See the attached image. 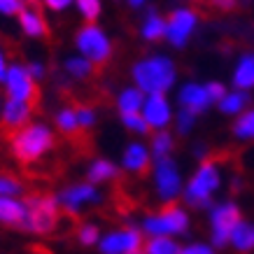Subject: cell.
I'll return each instance as SVG.
<instances>
[{"mask_svg":"<svg viewBox=\"0 0 254 254\" xmlns=\"http://www.w3.org/2000/svg\"><path fill=\"white\" fill-rule=\"evenodd\" d=\"M23 208H26V219H23L21 231L49 236V233H54L59 229L61 208H59V200L54 198V193L35 189V191L26 193Z\"/></svg>","mask_w":254,"mask_h":254,"instance_id":"1","label":"cell"},{"mask_svg":"<svg viewBox=\"0 0 254 254\" xmlns=\"http://www.w3.org/2000/svg\"><path fill=\"white\" fill-rule=\"evenodd\" d=\"M56 145L54 133L49 131L42 124H28L23 126L21 131H16L12 138H9V149H12V156L21 166H31V163H38L47 152H52Z\"/></svg>","mask_w":254,"mask_h":254,"instance_id":"2","label":"cell"},{"mask_svg":"<svg viewBox=\"0 0 254 254\" xmlns=\"http://www.w3.org/2000/svg\"><path fill=\"white\" fill-rule=\"evenodd\" d=\"M133 77H135L140 89H145L149 93H163L175 82V65L168 59L154 56V59L140 61L133 68Z\"/></svg>","mask_w":254,"mask_h":254,"instance_id":"3","label":"cell"},{"mask_svg":"<svg viewBox=\"0 0 254 254\" xmlns=\"http://www.w3.org/2000/svg\"><path fill=\"white\" fill-rule=\"evenodd\" d=\"M217 187H219V170L212 159H205L187 187L185 200L191 208H210V200H212Z\"/></svg>","mask_w":254,"mask_h":254,"instance_id":"4","label":"cell"},{"mask_svg":"<svg viewBox=\"0 0 254 254\" xmlns=\"http://www.w3.org/2000/svg\"><path fill=\"white\" fill-rule=\"evenodd\" d=\"M187 226H189V219L175 200L163 203L159 215H152L145 219V231L152 233L154 238H166L168 233H187Z\"/></svg>","mask_w":254,"mask_h":254,"instance_id":"5","label":"cell"},{"mask_svg":"<svg viewBox=\"0 0 254 254\" xmlns=\"http://www.w3.org/2000/svg\"><path fill=\"white\" fill-rule=\"evenodd\" d=\"M77 47H79V52L89 59V63L93 65L96 72H100V70L108 65L110 42H108V38H105V33L100 31L98 26H93V23L84 26V28L77 33Z\"/></svg>","mask_w":254,"mask_h":254,"instance_id":"6","label":"cell"},{"mask_svg":"<svg viewBox=\"0 0 254 254\" xmlns=\"http://www.w3.org/2000/svg\"><path fill=\"white\" fill-rule=\"evenodd\" d=\"M7 93L12 100L26 103L33 112H40V89L35 84V79L28 75V70L21 65L7 68Z\"/></svg>","mask_w":254,"mask_h":254,"instance_id":"7","label":"cell"},{"mask_svg":"<svg viewBox=\"0 0 254 254\" xmlns=\"http://www.w3.org/2000/svg\"><path fill=\"white\" fill-rule=\"evenodd\" d=\"M210 224H212V245L224 247L231 240L233 229L240 224V208L231 200L215 205L212 215H210Z\"/></svg>","mask_w":254,"mask_h":254,"instance_id":"8","label":"cell"},{"mask_svg":"<svg viewBox=\"0 0 254 254\" xmlns=\"http://www.w3.org/2000/svg\"><path fill=\"white\" fill-rule=\"evenodd\" d=\"M100 196L98 191L93 189V185H75L63 189L61 196H59V203L63 205V212L72 219L75 224H79V208L84 203H98Z\"/></svg>","mask_w":254,"mask_h":254,"instance_id":"9","label":"cell"},{"mask_svg":"<svg viewBox=\"0 0 254 254\" xmlns=\"http://www.w3.org/2000/svg\"><path fill=\"white\" fill-rule=\"evenodd\" d=\"M35 115L26 103H19V100H7V105L2 108V117H0V135L5 138H12L16 131H21L23 126H28L31 117Z\"/></svg>","mask_w":254,"mask_h":254,"instance_id":"10","label":"cell"},{"mask_svg":"<svg viewBox=\"0 0 254 254\" xmlns=\"http://www.w3.org/2000/svg\"><path fill=\"white\" fill-rule=\"evenodd\" d=\"M142 233L135 226H126L100 240V254H128L135 247H142Z\"/></svg>","mask_w":254,"mask_h":254,"instance_id":"11","label":"cell"},{"mask_svg":"<svg viewBox=\"0 0 254 254\" xmlns=\"http://www.w3.org/2000/svg\"><path fill=\"white\" fill-rule=\"evenodd\" d=\"M156 189L161 193V198L173 200L180 193V175H177V166L173 159H161L156 163Z\"/></svg>","mask_w":254,"mask_h":254,"instance_id":"12","label":"cell"},{"mask_svg":"<svg viewBox=\"0 0 254 254\" xmlns=\"http://www.w3.org/2000/svg\"><path fill=\"white\" fill-rule=\"evenodd\" d=\"M193 26H196V14L189 12V9H177V12L170 14L166 35L175 47H182L187 42V38H189V33L193 31Z\"/></svg>","mask_w":254,"mask_h":254,"instance_id":"13","label":"cell"},{"mask_svg":"<svg viewBox=\"0 0 254 254\" xmlns=\"http://www.w3.org/2000/svg\"><path fill=\"white\" fill-rule=\"evenodd\" d=\"M170 119V110H168V100L163 98V93H152L147 98L145 105V122L149 124V128H163Z\"/></svg>","mask_w":254,"mask_h":254,"instance_id":"14","label":"cell"},{"mask_svg":"<svg viewBox=\"0 0 254 254\" xmlns=\"http://www.w3.org/2000/svg\"><path fill=\"white\" fill-rule=\"evenodd\" d=\"M180 103H182V108L193 112V115H198L203 110L210 105V98H208V91H205V86H198V84H187L180 93Z\"/></svg>","mask_w":254,"mask_h":254,"instance_id":"15","label":"cell"},{"mask_svg":"<svg viewBox=\"0 0 254 254\" xmlns=\"http://www.w3.org/2000/svg\"><path fill=\"white\" fill-rule=\"evenodd\" d=\"M23 219H26V208H23V203L12 200V198H0V224L21 231Z\"/></svg>","mask_w":254,"mask_h":254,"instance_id":"16","label":"cell"},{"mask_svg":"<svg viewBox=\"0 0 254 254\" xmlns=\"http://www.w3.org/2000/svg\"><path fill=\"white\" fill-rule=\"evenodd\" d=\"M124 166H126V170L135 173L138 177H145L149 173V154H147V149L142 145L133 142L126 149V154H124Z\"/></svg>","mask_w":254,"mask_h":254,"instance_id":"17","label":"cell"},{"mask_svg":"<svg viewBox=\"0 0 254 254\" xmlns=\"http://www.w3.org/2000/svg\"><path fill=\"white\" fill-rule=\"evenodd\" d=\"M19 21H21V28L28 35H35V38H42V35H49V28H47V21L45 16L35 14V12H31V9L23 7L21 12H19Z\"/></svg>","mask_w":254,"mask_h":254,"instance_id":"18","label":"cell"},{"mask_svg":"<svg viewBox=\"0 0 254 254\" xmlns=\"http://www.w3.org/2000/svg\"><path fill=\"white\" fill-rule=\"evenodd\" d=\"M233 84L236 89H252L254 86V54H245L243 61L238 63V70H236V77H233Z\"/></svg>","mask_w":254,"mask_h":254,"instance_id":"19","label":"cell"},{"mask_svg":"<svg viewBox=\"0 0 254 254\" xmlns=\"http://www.w3.org/2000/svg\"><path fill=\"white\" fill-rule=\"evenodd\" d=\"M231 243L238 252H252L254 250V224L240 222L231 233Z\"/></svg>","mask_w":254,"mask_h":254,"instance_id":"20","label":"cell"},{"mask_svg":"<svg viewBox=\"0 0 254 254\" xmlns=\"http://www.w3.org/2000/svg\"><path fill=\"white\" fill-rule=\"evenodd\" d=\"M247 103H250V96H247L245 91H233V93H226V96L219 100V108H222L224 112L233 115V112H240Z\"/></svg>","mask_w":254,"mask_h":254,"instance_id":"21","label":"cell"},{"mask_svg":"<svg viewBox=\"0 0 254 254\" xmlns=\"http://www.w3.org/2000/svg\"><path fill=\"white\" fill-rule=\"evenodd\" d=\"M142 108V91L140 89H126V91L119 96V110L122 115L126 112H138Z\"/></svg>","mask_w":254,"mask_h":254,"instance_id":"22","label":"cell"},{"mask_svg":"<svg viewBox=\"0 0 254 254\" xmlns=\"http://www.w3.org/2000/svg\"><path fill=\"white\" fill-rule=\"evenodd\" d=\"M166 31H168V23L163 21L161 16L152 14L149 19L145 21V28H142V35H145L147 40H161L163 35H166Z\"/></svg>","mask_w":254,"mask_h":254,"instance_id":"23","label":"cell"},{"mask_svg":"<svg viewBox=\"0 0 254 254\" xmlns=\"http://www.w3.org/2000/svg\"><path fill=\"white\" fill-rule=\"evenodd\" d=\"M110 177H117L115 163H110V161H96L91 166V170H89V180L91 182H105Z\"/></svg>","mask_w":254,"mask_h":254,"instance_id":"24","label":"cell"},{"mask_svg":"<svg viewBox=\"0 0 254 254\" xmlns=\"http://www.w3.org/2000/svg\"><path fill=\"white\" fill-rule=\"evenodd\" d=\"M145 247L147 254H180L177 243H173L170 238H152Z\"/></svg>","mask_w":254,"mask_h":254,"instance_id":"25","label":"cell"},{"mask_svg":"<svg viewBox=\"0 0 254 254\" xmlns=\"http://www.w3.org/2000/svg\"><path fill=\"white\" fill-rule=\"evenodd\" d=\"M75 238H77L79 245L84 247H91L96 240H98V226H93V224H82L79 222L75 226Z\"/></svg>","mask_w":254,"mask_h":254,"instance_id":"26","label":"cell"},{"mask_svg":"<svg viewBox=\"0 0 254 254\" xmlns=\"http://www.w3.org/2000/svg\"><path fill=\"white\" fill-rule=\"evenodd\" d=\"M23 189L21 180L12 173H0V198H7L12 193H19Z\"/></svg>","mask_w":254,"mask_h":254,"instance_id":"27","label":"cell"},{"mask_svg":"<svg viewBox=\"0 0 254 254\" xmlns=\"http://www.w3.org/2000/svg\"><path fill=\"white\" fill-rule=\"evenodd\" d=\"M65 68H68V72L72 77H77V79H86V77H91V72H96L93 65L86 59H70L65 63Z\"/></svg>","mask_w":254,"mask_h":254,"instance_id":"28","label":"cell"},{"mask_svg":"<svg viewBox=\"0 0 254 254\" xmlns=\"http://www.w3.org/2000/svg\"><path fill=\"white\" fill-rule=\"evenodd\" d=\"M152 142H154V156H156V161L166 159V156H168V152L173 149V135H170L168 131L156 133Z\"/></svg>","mask_w":254,"mask_h":254,"instance_id":"29","label":"cell"},{"mask_svg":"<svg viewBox=\"0 0 254 254\" xmlns=\"http://www.w3.org/2000/svg\"><path fill=\"white\" fill-rule=\"evenodd\" d=\"M233 133L238 138H254V112H245L233 124Z\"/></svg>","mask_w":254,"mask_h":254,"instance_id":"30","label":"cell"},{"mask_svg":"<svg viewBox=\"0 0 254 254\" xmlns=\"http://www.w3.org/2000/svg\"><path fill=\"white\" fill-rule=\"evenodd\" d=\"M124 124L131 128V131H138V133H149V124L145 122V117H140V112H126V115H122Z\"/></svg>","mask_w":254,"mask_h":254,"instance_id":"31","label":"cell"},{"mask_svg":"<svg viewBox=\"0 0 254 254\" xmlns=\"http://www.w3.org/2000/svg\"><path fill=\"white\" fill-rule=\"evenodd\" d=\"M75 117H77V126L82 131H86V128L93 126V112L89 105H77V108H75Z\"/></svg>","mask_w":254,"mask_h":254,"instance_id":"32","label":"cell"},{"mask_svg":"<svg viewBox=\"0 0 254 254\" xmlns=\"http://www.w3.org/2000/svg\"><path fill=\"white\" fill-rule=\"evenodd\" d=\"M77 5H79V12H82L89 21H93V19L100 14V2L98 0H77Z\"/></svg>","mask_w":254,"mask_h":254,"instance_id":"33","label":"cell"},{"mask_svg":"<svg viewBox=\"0 0 254 254\" xmlns=\"http://www.w3.org/2000/svg\"><path fill=\"white\" fill-rule=\"evenodd\" d=\"M193 119H196V115L182 108V112L177 115V128H180V133H189V131H191Z\"/></svg>","mask_w":254,"mask_h":254,"instance_id":"34","label":"cell"},{"mask_svg":"<svg viewBox=\"0 0 254 254\" xmlns=\"http://www.w3.org/2000/svg\"><path fill=\"white\" fill-rule=\"evenodd\" d=\"M205 91H208V98L210 103H219V100L226 96V91H224L222 84H217V82H210L208 86H205Z\"/></svg>","mask_w":254,"mask_h":254,"instance_id":"35","label":"cell"},{"mask_svg":"<svg viewBox=\"0 0 254 254\" xmlns=\"http://www.w3.org/2000/svg\"><path fill=\"white\" fill-rule=\"evenodd\" d=\"M23 9V5L19 0H0V12L2 14H19Z\"/></svg>","mask_w":254,"mask_h":254,"instance_id":"36","label":"cell"},{"mask_svg":"<svg viewBox=\"0 0 254 254\" xmlns=\"http://www.w3.org/2000/svg\"><path fill=\"white\" fill-rule=\"evenodd\" d=\"M180 254H215V252H212L208 245H189V247H185Z\"/></svg>","mask_w":254,"mask_h":254,"instance_id":"37","label":"cell"},{"mask_svg":"<svg viewBox=\"0 0 254 254\" xmlns=\"http://www.w3.org/2000/svg\"><path fill=\"white\" fill-rule=\"evenodd\" d=\"M45 2H47V5H49L52 9H65L70 2H72V0H45Z\"/></svg>","mask_w":254,"mask_h":254,"instance_id":"38","label":"cell"},{"mask_svg":"<svg viewBox=\"0 0 254 254\" xmlns=\"http://www.w3.org/2000/svg\"><path fill=\"white\" fill-rule=\"evenodd\" d=\"M7 79V65H5V59H2V49H0V82Z\"/></svg>","mask_w":254,"mask_h":254,"instance_id":"39","label":"cell"},{"mask_svg":"<svg viewBox=\"0 0 254 254\" xmlns=\"http://www.w3.org/2000/svg\"><path fill=\"white\" fill-rule=\"evenodd\" d=\"M128 254H147V247L142 245V247H135V250H131Z\"/></svg>","mask_w":254,"mask_h":254,"instance_id":"40","label":"cell"},{"mask_svg":"<svg viewBox=\"0 0 254 254\" xmlns=\"http://www.w3.org/2000/svg\"><path fill=\"white\" fill-rule=\"evenodd\" d=\"M128 2H131L133 7H138V5H142V2H145V0H128Z\"/></svg>","mask_w":254,"mask_h":254,"instance_id":"41","label":"cell"},{"mask_svg":"<svg viewBox=\"0 0 254 254\" xmlns=\"http://www.w3.org/2000/svg\"><path fill=\"white\" fill-rule=\"evenodd\" d=\"M0 117H2V108H0Z\"/></svg>","mask_w":254,"mask_h":254,"instance_id":"42","label":"cell"}]
</instances>
